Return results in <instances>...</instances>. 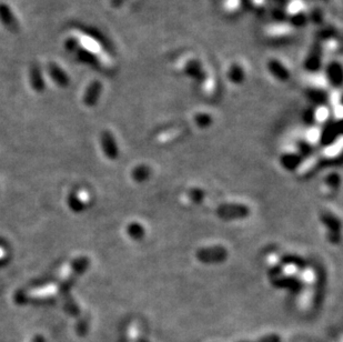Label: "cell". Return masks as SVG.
<instances>
[{"label":"cell","mask_w":343,"mask_h":342,"mask_svg":"<svg viewBox=\"0 0 343 342\" xmlns=\"http://www.w3.org/2000/svg\"><path fill=\"white\" fill-rule=\"evenodd\" d=\"M101 90H102V85L100 81L98 80H95V81H91L90 85L87 87V89L85 91V95H84V104L87 107H94L98 103V100L100 98V95H101Z\"/></svg>","instance_id":"8992f818"},{"label":"cell","mask_w":343,"mask_h":342,"mask_svg":"<svg viewBox=\"0 0 343 342\" xmlns=\"http://www.w3.org/2000/svg\"><path fill=\"white\" fill-rule=\"evenodd\" d=\"M217 216L222 220H241L249 217L250 208L242 203H222L217 208Z\"/></svg>","instance_id":"6da1fadb"},{"label":"cell","mask_w":343,"mask_h":342,"mask_svg":"<svg viewBox=\"0 0 343 342\" xmlns=\"http://www.w3.org/2000/svg\"><path fill=\"white\" fill-rule=\"evenodd\" d=\"M150 176V169L149 167H147L145 165L137 166L134 170H132V178L137 182H143L147 180Z\"/></svg>","instance_id":"8fae6325"},{"label":"cell","mask_w":343,"mask_h":342,"mask_svg":"<svg viewBox=\"0 0 343 342\" xmlns=\"http://www.w3.org/2000/svg\"><path fill=\"white\" fill-rule=\"evenodd\" d=\"M197 121H198L199 126H201V127L208 126V125L210 124V122H211V120H210L209 117H207V116H203V115L199 116V117H198V119H197Z\"/></svg>","instance_id":"ac0fdd59"},{"label":"cell","mask_w":343,"mask_h":342,"mask_svg":"<svg viewBox=\"0 0 343 342\" xmlns=\"http://www.w3.org/2000/svg\"><path fill=\"white\" fill-rule=\"evenodd\" d=\"M0 23L10 33L17 34L20 30V25L17 17L15 16L13 10L7 4H0Z\"/></svg>","instance_id":"277c9868"},{"label":"cell","mask_w":343,"mask_h":342,"mask_svg":"<svg viewBox=\"0 0 343 342\" xmlns=\"http://www.w3.org/2000/svg\"><path fill=\"white\" fill-rule=\"evenodd\" d=\"M90 265V260L88 257L81 256L75 259L70 267V275H73L76 279H78L80 275H83Z\"/></svg>","instance_id":"ba28073f"},{"label":"cell","mask_w":343,"mask_h":342,"mask_svg":"<svg viewBox=\"0 0 343 342\" xmlns=\"http://www.w3.org/2000/svg\"><path fill=\"white\" fill-rule=\"evenodd\" d=\"M77 280H78V279H76L75 277H73V275H70V274H69V275H68V278H66V279L64 280V281H61V282H60L59 288H58L59 292H60L61 294H64V295L69 294V291L71 290V288L74 287V284L76 283Z\"/></svg>","instance_id":"7c38bea8"},{"label":"cell","mask_w":343,"mask_h":342,"mask_svg":"<svg viewBox=\"0 0 343 342\" xmlns=\"http://www.w3.org/2000/svg\"><path fill=\"white\" fill-rule=\"evenodd\" d=\"M66 49L69 50V52H76L77 47H78V43H77V40H75L74 38H70L68 39L67 42H66Z\"/></svg>","instance_id":"e0dca14e"},{"label":"cell","mask_w":343,"mask_h":342,"mask_svg":"<svg viewBox=\"0 0 343 342\" xmlns=\"http://www.w3.org/2000/svg\"><path fill=\"white\" fill-rule=\"evenodd\" d=\"M47 70L51 79L54 80V83L58 87H60V88H67L69 86V76L66 74V71L64 69H61L57 64L49 63L47 66Z\"/></svg>","instance_id":"5b68a950"},{"label":"cell","mask_w":343,"mask_h":342,"mask_svg":"<svg viewBox=\"0 0 343 342\" xmlns=\"http://www.w3.org/2000/svg\"><path fill=\"white\" fill-rule=\"evenodd\" d=\"M101 149L104 151L105 156L110 160H116L119 157V149H118L117 141L115 136L110 131L106 130L100 136Z\"/></svg>","instance_id":"3957f363"},{"label":"cell","mask_w":343,"mask_h":342,"mask_svg":"<svg viewBox=\"0 0 343 342\" xmlns=\"http://www.w3.org/2000/svg\"><path fill=\"white\" fill-rule=\"evenodd\" d=\"M127 233L131 239L134 240H140L146 234L145 228L142 227V224L139 222H131L127 226Z\"/></svg>","instance_id":"30bf717a"},{"label":"cell","mask_w":343,"mask_h":342,"mask_svg":"<svg viewBox=\"0 0 343 342\" xmlns=\"http://www.w3.org/2000/svg\"><path fill=\"white\" fill-rule=\"evenodd\" d=\"M77 53V58H78L80 61H83V63H87V64H94V61L96 60L94 56L90 52H88L87 49H77L76 50Z\"/></svg>","instance_id":"4fadbf2b"},{"label":"cell","mask_w":343,"mask_h":342,"mask_svg":"<svg viewBox=\"0 0 343 342\" xmlns=\"http://www.w3.org/2000/svg\"><path fill=\"white\" fill-rule=\"evenodd\" d=\"M203 197L204 192L201 189H191V190L189 191V199L193 202H201L203 200Z\"/></svg>","instance_id":"9a60e30c"},{"label":"cell","mask_w":343,"mask_h":342,"mask_svg":"<svg viewBox=\"0 0 343 342\" xmlns=\"http://www.w3.org/2000/svg\"><path fill=\"white\" fill-rule=\"evenodd\" d=\"M29 81L32 88L36 91V93H43L46 88L45 79L43 76V71L40 66L38 64L32 65V67L29 69Z\"/></svg>","instance_id":"52a82bcc"},{"label":"cell","mask_w":343,"mask_h":342,"mask_svg":"<svg viewBox=\"0 0 343 342\" xmlns=\"http://www.w3.org/2000/svg\"><path fill=\"white\" fill-rule=\"evenodd\" d=\"M196 258L201 263L219 264L222 263L228 258V250L223 246H210L197 250Z\"/></svg>","instance_id":"7a4b0ae2"},{"label":"cell","mask_w":343,"mask_h":342,"mask_svg":"<svg viewBox=\"0 0 343 342\" xmlns=\"http://www.w3.org/2000/svg\"><path fill=\"white\" fill-rule=\"evenodd\" d=\"M67 203H68V207L70 208V210L76 213L83 212L87 207L86 202L79 197V195L76 191L69 193V196L67 198Z\"/></svg>","instance_id":"9c48e42d"},{"label":"cell","mask_w":343,"mask_h":342,"mask_svg":"<svg viewBox=\"0 0 343 342\" xmlns=\"http://www.w3.org/2000/svg\"><path fill=\"white\" fill-rule=\"evenodd\" d=\"M322 221H323L325 224H327V226H329L332 230H334L335 232L339 230L340 222L335 217L331 216V214H324V216H322Z\"/></svg>","instance_id":"5bb4252c"},{"label":"cell","mask_w":343,"mask_h":342,"mask_svg":"<svg viewBox=\"0 0 343 342\" xmlns=\"http://www.w3.org/2000/svg\"><path fill=\"white\" fill-rule=\"evenodd\" d=\"M122 2H124V0H111V6L119 7L120 5L122 4Z\"/></svg>","instance_id":"d6986e66"},{"label":"cell","mask_w":343,"mask_h":342,"mask_svg":"<svg viewBox=\"0 0 343 342\" xmlns=\"http://www.w3.org/2000/svg\"><path fill=\"white\" fill-rule=\"evenodd\" d=\"M240 342H281V338L278 334H268L253 341H240Z\"/></svg>","instance_id":"2e32d148"}]
</instances>
